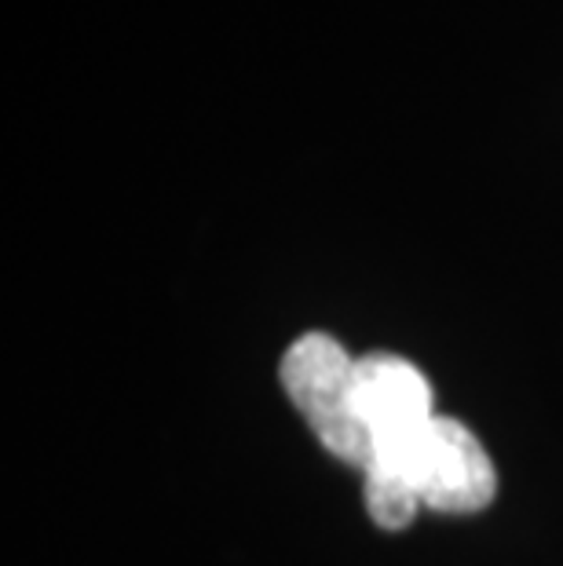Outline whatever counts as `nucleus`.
Wrapping results in <instances>:
<instances>
[{
  "instance_id": "1",
  "label": "nucleus",
  "mask_w": 563,
  "mask_h": 566,
  "mask_svg": "<svg viewBox=\"0 0 563 566\" xmlns=\"http://www.w3.org/2000/svg\"><path fill=\"white\" fill-rule=\"evenodd\" d=\"M363 475L403 483L421 509L469 515L483 512L498 493V472L469 428L453 417H432L410 436L380 446Z\"/></svg>"
},
{
  "instance_id": "2",
  "label": "nucleus",
  "mask_w": 563,
  "mask_h": 566,
  "mask_svg": "<svg viewBox=\"0 0 563 566\" xmlns=\"http://www.w3.org/2000/svg\"><path fill=\"white\" fill-rule=\"evenodd\" d=\"M279 377L319 442L337 461L366 472L374 442L355 413V358L333 336L304 333L285 347Z\"/></svg>"
},
{
  "instance_id": "3",
  "label": "nucleus",
  "mask_w": 563,
  "mask_h": 566,
  "mask_svg": "<svg viewBox=\"0 0 563 566\" xmlns=\"http://www.w3.org/2000/svg\"><path fill=\"white\" fill-rule=\"evenodd\" d=\"M355 413L369 431L377 453L380 446L410 436L425 420L436 417L432 388H428L425 373L399 355H363L355 358Z\"/></svg>"
}]
</instances>
